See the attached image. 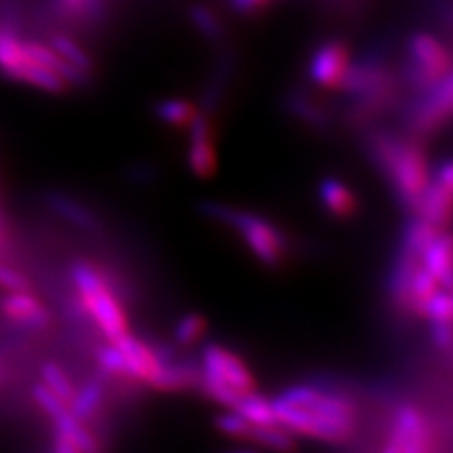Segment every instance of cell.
Here are the masks:
<instances>
[{
	"instance_id": "obj_14",
	"label": "cell",
	"mask_w": 453,
	"mask_h": 453,
	"mask_svg": "<svg viewBox=\"0 0 453 453\" xmlns=\"http://www.w3.org/2000/svg\"><path fill=\"white\" fill-rule=\"evenodd\" d=\"M414 216L434 225L436 229L446 231V226L453 219V195L442 186H438L436 181H431L421 196Z\"/></svg>"
},
{
	"instance_id": "obj_13",
	"label": "cell",
	"mask_w": 453,
	"mask_h": 453,
	"mask_svg": "<svg viewBox=\"0 0 453 453\" xmlns=\"http://www.w3.org/2000/svg\"><path fill=\"white\" fill-rule=\"evenodd\" d=\"M421 263L434 276L441 289L453 293V234L438 233L423 251Z\"/></svg>"
},
{
	"instance_id": "obj_17",
	"label": "cell",
	"mask_w": 453,
	"mask_h": 453,
	"mask_svg": "<svg viewBox=\"0 0 453 453\" xmlns=\"http://www.w3.org/2000/svg\"><path fill=\"white\" fill-rule=\"evenodd\" d=\"M248 442L257 444L276 453H293L296 449L295 434L280 423L274 425H253Z\"/></svg>"
},
{
	"instance_id": "obj_12",
	"label": "cell",
	"mask_w": 453,
	"mask_h": 453,
	"mask_svg": "<svg viewBox=\"0 0 453 453\" xmlns=\"http://www.w3.org/2000/svg\"><path fill=\"white\" fill-rule=\"evenodd\" d=\"M0 310L10 321L23 327L40 329L50 321V310L28 291H10L0 303Z\"/></svg>"
},
{
	"instance_id": "obj_27",
	"label": "cell",
	"mask_w": 453,
	"mask_h": 453,
	"mask_svg": "<svg viewBox=\"0 0 453 453\" xmlns=\"http://www.w3.org/2000/svg\"><path fill=\"white\" fill-rule=\"evenodd\" d=\"M101 403H103L101 384H96V381H88V384H83L80 389H76V395L74 399L70 401L68 410L74 418H78L80 421H85L96 412V408L101 406Z\"/></svg>"
},
{
	"instance_id": "obj_42",
	"label": "cell",
	"mask_w": 453,
	"mask_h": 453,
	"mask_svg": "<svg viewBox=\"0 0 453 453\" xmlns=\"http://www.w3.org/2000/svg\"><path fill=\"white\" fill-rule=\"evenodd\" d=\"M4 240H6V229H4V218H3V214H0V248H3V244H4Z\"/></svg>"
},
{
	"instance_id": "obj_39",
	"label": "cell",
	"mask_w": 453,
	"mask_h": 453,
	"mask_svg": "<svg viewBox=\"0 0 453 453\" xmlns=\"http://www.w3.org/2000/svg\"><path fill=\"white\" fill-rule=\"evenodd\" d=\"M431 336L438 348H449L453 344V325H431Z\"/></svg>"
},
{
	"instance_id": "obj_34",
	"label": "cell",
	"mask_w": 453,
	"mask_h": 453,
	"mask_svg": "<svg viewBox=\"0 0 453 453\" xmlns=\"http://www.w3.org/2000/svg\"><path fill=\"white\" fill-rule=\"evenodd\" d=\"M214 423H216V429L219 433H223L225 436L238 438V441H248L250 431L253 427V425L246 418H242L238 412H234V410H231V412L219 414Z\"/></svg>"
},
{
	"instance_id": "obj_16",
	"label": "cell",
	"mask_w": 453,
	"mask_h": 453,
	"mask_svg": "<svg viewBox=\"0 0 453 453\" xmlns=\"http://www.w3.org/2000/svg\"><path fill=\"white\" fill-rule=\"evenodd\" d=\"M25 53L28 57V61L38 63L42 66L53 70V73L59 74L66 83H78L80 85V83L88 81V74L81 73V70H78V68H74L73 65H68L51 46L36 44V42H25Z\"/></svg>"
},
{
	"instance_id": "obj_1",
	"label": "cell",
	"mask_w": 453,
	"mask_h": 453,
	"mask_svg": "<svg viewBox=\"0 0 453 453\" xmlns=\"http://www.w3.org/2000/svg\"><path fill=\"white\" fill-rule=\"evenodd\" d=\"M366 151L380 174L389 181L396 203L414 216L431 183L429 161L419 142L391 133H374L366 140Z\"/></svg>"
},
{
	"instance_id": "obj_40",
	"label": "cell",
	"mask_w": 453,
	"mask_h": 453,
	"mask_svg": "<svg viewBox=\"0 0 453 453\" xmlns=\"http://www.w3.org/2000/svg\"><path fill=\"white\" fill-rule=\"evenodd\" d=\"M271 0H229L231 8L240 13V16H250V13L259 12L261 8H265Z\"/></svg>"
},
{
	"instance_id": "obj_43",
	"label": "cell",
	"mask_w": 453,
	"mask_h": 453,
	"mask_svg": "<svg viewBox=\"0 0 453 453\" xmlns=\"http://www.w3.org/2000/svg\"><path fill=\"white\" fill-rule=\"evenodd\" d=\"M381 453H399V451H396V449H395V446L388 441V442H386V446L381 448Z\"/></svg>"
},
{
	"instance_id": "obj_41",
	"label": "cell",
	"mask_w": 453,
	"mask_h": 453,
	"mask_svg": "<svg viewBox=\"0 0 453 453\" xmlns=\"http://www.w3.org/2000/svg\"><path fill=\"white\" fill-rule=\"evenodd\" d=\"M51 453H81L74 442H70L66 436L57 433L55 441H53V451Z\"/></svg>"
},
{
	"instance_id": "obj_9",
	"label": "cell",
	"mask_w": 453,
	"mask_h": 453,
	"mask_svg": "<svg viewBox=\"0 0 453 453\" xmlns=\"http://www.w3.org/2000/svg\"><path fill=\"white\" fill-rule=\"evenodd\" d=\"M351 65V50L340 38L323 40L314 48L308 61V78L323 89H336Z\"/></svg>"
},
{
	"instance_id": "obj_5",
	"label": "cell",
	"mask_w": 453,
	"mask_h": 453,
	"mask_svg": "<svg viewBox=\"0 0 453 453\" xmlns=\"http://www.w3.org/2000/svg\"><path fill=\"white\" fill-rule=\"evenodd\" d=\"M453 119V66L429 91L406 108V125L414 136H431Z\"/></svg>"
},
{
	"instance_id": "obj_20",
	"label": "cell",
	"mask_w": 453,
	"mask_h": 453,
	"mask_svg": "<svg viewBox=\"0 0 453 453\" xmlns=\"http://www.w3.org/2000/svg\"><path fill=\"white\" fill-rule=\"evenodd\" d=\"M155 118L163 121L168 127H176V129H181V127H189L191 121L196 118L198 108L188 101V98H163L153 108Z\"/></svg>"
},
{
	"instance_id": "obj_2",
	"label": "cell",
	"mask_w": 453,
	"mask_h": 453,
	"mask_svg": "<svg viewBox=\"0 0 453 453\" xmlns=\"http://www.w3.org/2000/svg\"><path fill=\"white\" fill-rule=\"evenodd\" d=\"M203 214L218 223H223L244 240L246 248L261 265L276 268L286 263L289 244L288 236L268 219L251 214V211L238 210L218 203H208L203 206Z\"/></svg>"
},
{
	"instance_id": "obj_29",
	"label": "cell",
	"mask_w": 453,
	"mask_h": 453,
	"mask_svg": "<svg viewBox=\"0 0 453 453\" xmlns=\"http://www.w3.org/2000/svg\"><path fill=\"white\" fill-rule=\"evenodd\" d=\"M48 203L57 211V214L63 216L66 221L74 223L78 226H83V229H91V226H95V219L91 216V211L85 210L81 204L73 201V198H68L65 195H50Z\"/></svg>"
},
{
	"instance_id": "obj_28",
	"label": "cell",
	"mask_w": 453,
	"mask_h": 453,
	"mask_svg": "<svg viewBox=\"0 0 453 453\" xmlns=\"http://www.w3.org/2000/svg\"><path fill=\"white\" fill-rule=\"evenodd\" d=\"M40 376H42V384H44L48 389H51L63 403L70 404V401L74 399L76 388L73 384V380H70V376L59 365L44 363L40 368Z\"/></svg>"
},
{
	"instance_id": "obj_10",
	"label": "cell",
	"mask_w": 453,
	"mask_h": 453,
	"mask_svg": "<svg viewBox=\"0 0 453 453\" xmlns=\"http://www.w3.org/2000/svg\"><path fill=\"white\" fill-rule=\"evenodd\" d=\"M189 129V148H188V165L191 173L208 180L218 173V150L214 144V123L210 113L198 110L196 118L188 127Z\"/></svg>"
},
{
	"instance_id": "obj_24",
	"label": "cell",
	"mask_w": 453,
	"mask_h": 453,
	"mask_svg": "<svg viewBox=\"0 0 453 453\" xmlns=\"http://www.w3.org/2000/svg\"><path fill=\"white\" fill-rule=\"evenodd\" d=\"M16 81L35 85V88L48 93H63L66 88V81L59 74H55L53 70L33 61H28L21 66V70L16 76Z\"/></svg>"
},
{
	"instance_id": "obj_32",
	"label": "cell",
	"mask_w": 453,
	"mask_h": 453,
	"mask_svg": "<svg viewBox=\"0 0 453 453\" xmlns=\"http://www.w3.org/2000/svg\"><path fill=\"white\" fill-rule=\"evenodd\" d=\"M61 12L83 21H98L106 13V0H57Z\"/></svg>"
},
{
	"instance_id": "obj_7",
	"label": "cell",
	"mask_w": 453,
	"mask_h": 453,
	"mask_svg": "<svg viewBox=\"0 0 453 453\" xmlns=\"http://www.w3.org/2000/svg\"><path fill=\"white\" fill-rule=\"evenodd\" d=\"M201 374L240 395L257 389L246 361L221 344H208L201 353Z\"/></svg>"
},
{
	"instance_id": "obj_19",
	"label": "cell",
	"mask_w": 453,
	"mask_h": 453,
	"mask_svg": "<svg viewBox=\"0 0 453 453\" xmlns=\"http://www.w3.org/2000/svg\"><path fill=\"white\" fill-rule=\"evenodd\" d=\"M234 412H238L242 418H246L251 425H274L280 423L276 418V410L273 401H268L266 396L259 395L257 389L242 395L234 404Z\"/></svg>"
},
{
	"instance_id": "obj_26",
	"label": "cell",
	"mask_w": 453,
	"mask_h": 453,
	"mask_svg": "<svg viewBox=\"0 0 453 453\" xmlns=\"http://www.w3.org/2000/svg\"><path fill=\"white\" fill-rule=\"evenodd\" d=\"M189 19L196 33L203 38H206L211 44H218V42L225 40V27L219 19L218 13L206 4H193L189 8Z\"/></svg>"
},
{
	"instance_id": "obj_44",
	"label": "cell",
	"mask_w": 453,
	"mask_h": 453,
	"mask_svg": "<svg viewBox=\"0 0 453 453\" xmlns=\"http://www.w3.org/2000/svg\"><path fill=\"white\" fill-rule=\"evenodd\" d=\"M229 453H259V451H255V449H236V451H229Z\"/></svg>"
},
{
	"instance_id": "obj_30",
	"label": "cell",
	"mask_w": 453,
	"mask_h": 453,
	"mask_svg": "<svg viewBox=\"0 0 453 453\" xmlns=\"http://www.w3.org/2000/svg\"><path fill=\"white\" fill-rule=\"evenodd\" d=\"M50 46H51L57 53H59L68 65H73L74 68L81 70V73L89 74V70H91V66H93L91 57H89L88 53H85V50H83L81 46H78L73 38L63 36V35H57V36L51 38Z\"/></svg>"
},
{
	"instance_id": "obj_31",
	"label": "cell",
	"mask_w": 453,
	"mask_h": 453,
	"mask_svg": "<svg viewBox=\"0 0 453 453\" xmlns=\"http://www.w3.org/2000/svg\"><path fill=\"white\" fill-rule=\"evenodd\" d=\"M208 331V321L201 314H186L174 329V340L180 346H193L201 340Z\"/></svg>"
},
{
	"instance_id": "obj_37",
	"label": "cell",
	"mask_w": 453,
	"mask_h": 453,
	"mask_svg": "<svg viewBox=\"0 0 453 453\" xmlns=\"http://www.w3.org/2000/svg\"><path fill=\"white\" fill-rule=\"evenodd\" d=\"M0 288L6 291H28L31 289V281H28L27 276L18 273L16 268L0 263Z\"/></svg>"
},
{
	"instance_id": "obj_8",
	"label": "cell",
	"mask_w": 453,
	"mask_h": 453,
	"mask_svg": "<svg viewBox=\"0 0 453 453\" xmlns=\"http://www.w3.org/2000/svg\"><path fill=\"white\" fill-rule=\"evenodd\" d=\"M388 441L399 453H433L431 425L416 404H403L395 410Z\"/></svg>"
},
{
	"instance_id": "obj_23",
	"label": "cell",
	"mask_w": 453,
	"mask_h": 453,
	"mask_svg": "<svg viewBox=\"0 0 453 453\" xmlns=\"http://www.w3.org/2000/svg\"><path fill=\"white\" fill-rule=\"evenodd\" d=\"M25 63H28V57L25 53V42H21L10 31H0V70L8 78L16 80Z\"/></svg>"
},
{
	"instance_id": "obj_6",
	"label": "cell",
	"mask_w": 453,
	"mask_h": 453,
	"mask_svg": "<svg viewBox=\"0 0 453 453\" xmlns=\"http://www.w3.org/2000/svg\"><path fill=\"white\" fill-rule=\"evenodd\" d=\"M274 403L325 419H333L348 425L357 423V408L348 396L340 393L323 391L314 386L288 388L286 391L280 393V396H276Z\"/></svg>"
},
{
	"instance_id": "obj_33",
	"label": "cell",
	"mask_w": 453,
	"mask_h": 453,
	"mask_svg": "<svg viewBox=\"0 0 453 453\" xmlns=\"http://www.w3.org/2000/svg\"><path fill=\"white\" fill-rule=\"evenodd\" d=\"M425 319L431 325H453V293L438 291L425 310Z\"/></svg>"
},
{
	"instance_id": "obj_22",
	"label": "cell",
	"mask_w": 453,
	"mask_h": 453,
	"mask_svg": "<svg viewBox=\"0 0 453 453\" xmlns=\"http://www.w3.org/2000/svg\"><path fill=\"white\" fill-rule=\"evenodd\" d=\"M286 106L293 118L311 125L314 129H325V127L329 125V118L327 113H325V110L319 108L314 98L308 96L303 91H291L288 95Z\"/></svg>"
},
{
	"instance_id": "obj_18",
	"label": "cell",
	"mask_w": 453,
	"mask_h": 453,
	"mask_svg": "<svg viewBox=\"0 0 453 453\" xmlns=\"http://www.w3.org/2000/svg\"><path fill=\"white\" fill-rule=\"evenodd\" d=\"M438 291H441V286H438L434 276L421 263L416 268L412 281H410V314L425 318V310H427L429 301Z\"/></svg>"
},
{
	"instance_id": "obj_36",
	"label": "cell",
	"mask_w": 453,
	"mask_h": 453,
	"mask_svg": "<svg viewBox=\"0 0 453 453\" xmlns=\"http://www.w3.org/2000/svg\"><path fill=\"white\" fill-rule=\"evenodd\" d=\"M33 399L42 410H44L46 416H50L51 419L59 418L61 414H65L68 410V404L63 403L59 396H57L51 389H48L44 384H36L33 388Z\"/></svg>"
},
{
	"instance_id": "obj_4",
	"label": "cell",
	"mask_w": 453,
	"mask_h": 453,
	"mask_svg": "<svg viewBox=\"0 0 453 453\" xmlns=\"http://www.w3.org/2000/svg\"><path fill=\"white\" fill-rule=\"evenodd\" d=\"M453 66V55L442 40L434 35L418 31L406 40L401 80L410 91L421 95L429 91Z\"/></svg>"
},
{
	"instance_id": "obj_35",
	"label": "cell",
	"mask_w": 453,
	"mask_h": 453,
	"mask_svg": "<svg viewBox=\"0 0 453 453\" xmlns=\"http://www.w3.org/2000/svg\"><path fill=\"white\" fill-rule=\"evenodd\" d=\"M96 363L101 365L104 372L111 376H121V378H129V371H127L125 359L121 356V351L110 344H104L96 349Z\"/></svg>"
},
{
	"instance_id": "obj_11",
	"label": "cell",
	"mask_w": 453,
	"mask_h": 453,
	"mask_svg": "<svg viewBox=\"0 0 453 453\" xmlns=\"http://www.w3.org/2000/svg\"><path fill=\"white\" fill-rule=\"evenodd\" d=\"M111 344L121 351L129 378L153 386V381L157 380L163 368L157 348H153L138 336H133L131 333H125L119 338L111 340Z\"/></svg>"
},
{
	"instance_id": "obj_3",
	"label": "cell",
	"mask_w": 453,
	"mask_h": 453,
	"mask_svg": "<svg viewBox=\"0 0 453 453\" xmlns=\"http://www.w3.org/2000/svg\"><path fill=\"white\" fill-rule=\"evenodd\" d=\"M70 278L80 295V303L96 327L110 340L129 333V319L118 295L108 286L106 276L88 261H76L70 266Z\"/></svg>"
},
{
	"instance_id": "obj_25",
	"label": "cell",
	"mask_w": 453,
	"mask_h": 453,
	"mask_svg": "<svg viewBox=\"0 0 453 453\" xmlns=\"http://www.w3.org/2000/svg\"><path fill=\"white\" fill-rule=\"evenodd\" d=\"M438 233H441V229H436L434 225L414 216L412 219H410V223L406 225V229H404L401 250L412 253V255H416V257L421 259L423 251L427 250V246L433 242Z\"/></svg>"
},
{
	"instance_id": "obj_38",
	"label": "cell",
	"mask_w": 453,
	"mask_h": 453,
	"mask_svg": "<svg viewBox=\"0 0 453 453\" xmlns=\"http://www.w3.org/2000/svg\"><path fill=\"white\" fill-rule=\"evenodd\" d=\"M434 181L453 195V159H448L441 163V166H436Z\"/></svg>"
},
{
	"instance_id": "obj_21",
	"label": "cell",
	"mask_w": 453,
	"mask_h": 453,
	"mask_svg": "<svg viewBox=\"0 0 453 453\" xmlns=\"http://www.w3.org/2000/svg\"><path fill=\"white\" fill-rule=\"evenodd\" d=\"M53 425L57 433L66 436L70 442H74L81 453H101V448H98L95 436L85 429V425L78 418L70 414V410H66L59 418H55Z\"/></svg>"
},
{
	"instance_id": "obj_15",
	"label": "cell",
	"mask_w": 453,
	"mask_h": 453,
	"mask_svg": "<svg viewBox=\"0 0 453 453\" xmlns=\"http://www.w3.org/2000/svg\"><path fill=\"white\" fill-rule=\"evenodd\" d=\"M319 201L338 219H348L359 210L357 195L336 178H327L319 183Z\"/></svg>"
}]
</instances>
